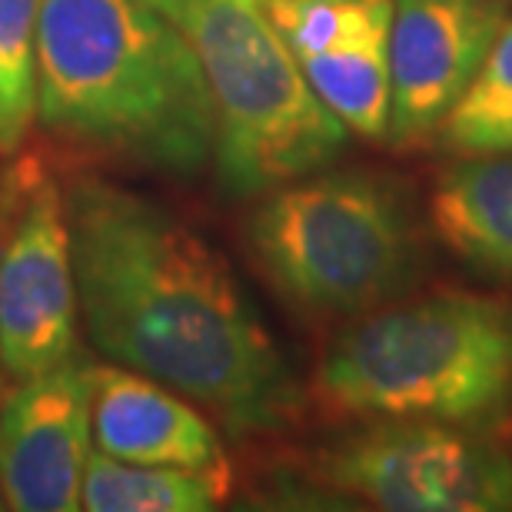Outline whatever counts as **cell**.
I'll use <instances>...</instances> for the list:
<instances>
[{"instance_id": "1", "label": "cell", "mask_w": 512, "mask_h": 512, "mask_svg": "<svg viewBox=\"0 0 512 512\" xmlns=\"http://www.w3.org/2000/svg\"><path fill=\"white\" fill-rule=\"evenodd\" d=\"M77 310L117 366L170 386L233 439L276 436L306 393L237 273L153 197L94 173L64 183Z\"/></svg>"}, {"instance_id": "2", "label": "cell", "mask_w": 512, "mask_h": 512, "mask_svg": "<svg viewBox=\"0 0 512 512\" xmlns=\"http://www.w3.org/2000/svg\"><path fill=\"white\" fill-rule=\"evenodd\" d=\"M37 120L94 157L193 177L217 120L190 40L150 0H44Z\"/></svg>"}, {"instance_id": "3", "label": "cell", "mask_w": 512, "mask_h": 512, "mask_svg": "<svg viewBox=\"0 0 512 512\" xmlns=\"http://www.w3.org/2000/svg\"><path fill=\"white\" fill-rule=\"evenodd\" d=\"M310 396L363 423L483 433L512 409V303L433 293L353 316L316 363Z\"/></svg>"}, {"instance_id": "4", "label": "cell", "mask_w": 512, "mask_h": 512, "mask_svg": "<svg viewBox=\"0 0 512 512\" xmlns=\"http://www.w3.org/2000/svg\"><path fill=\"white\" fill-rule=\"evenodd\" d=\"M190 40L217 120L213 163L233 197H263L343 150V120L313 94L263 0H150Z\"/></svg>"}, {"instance_id": "5", "label": "cell", "mask_w": 512, "mask_h": 512, "mask_svg": "<svg viewBox=\"0 0 512 512\" xmlns=\"http://www.w3.org/2000/svg\"><path fill=\"white\" fill-rule=\"evenodd\" d=\"M247 243L276 293L320 320L380 310L419 273L409 207L370 173H306L266 190Z\"/></svg>"}, {"instance_id": "6", "label": "cell", "mask_w": 512, "mask_h": 512, "mask_svg": "<svg viewBox=\"0 0 512 512\" xmlns=\"http://www.w3.org/2000/svg\"><path fill=\"white\" fill-rule=\"evenodd\" d=\"M306 476L386 512L512 509V459L483 433L443 423H370L316 449Z\"/></svg>"}, {"instance_id": "7", "label": "cell", "mask_w": 512, "mask_h": 512, "mask_svg": "<svg viewBox=\"0 0 512 512\" xmlns=\"http://www.w3.org/2000/svg\"><path fill=\"white\" fill-rule=\"evenodd\" d=\"M77 280L64 187L34 163L0 260V366L30 380L77 353Z\"/></svg>"}, {"instance_id": "8", "label": "cell", "mask_w": 512, "mask_h": 512, "mask_svg": "<svg viewBox=\"0 0 512 512\" xmlns=\"http://www.w3.org/2000/svg\"><path fill=\"white\" fill-rule=\"evenodd\" d=\"M509 20L506 0H393L389 133L423 143L443 127Z\"/></svg>"}, {"instance_id": "9", "label": "cell", "mask_w": 512, "mask_h": 512, "mask_svg": "<svg viewBox=\"0 0 512 512\" xmlns=\"http://www.w3.org/2000/svg\"><path fill=\"white\" fill-rule=\"evenodd\" d=\"M90 370L74 353L0 406V503L17 512H74L90 456Z\"/></svg>"}, {"instance_id": "10", "label": "cell", "mask_w": 512, "mask_h": 512, "mask_svg": "<svg viewBox=\"0 0 512 512\" xmlns=\"http://www.w3.org/2000/svg\"><path fill=\"white\" fill-rule=\"evenodd\" d=\"M90 433L100 453L140 466L227 473V453L203 409L127 366L90 370Z\"/></svg>"}, {"instance_id": "11", "label": "cell", "mask_w": 512, "mask_h": 512, "mask_svg": "<svg viewBox=\"0 0 512 512\" xmlns=\"http://www.w3.org/2000/svg\"><path fill=\"white\" fill-rule=\"evenodd\" d=\"M429 217L469 270L512 283V153H476L439 173Z\"/></svg>"}, {"instance_id": "12", "label": "cell", "mask_w": 512, "mask_h": 512, "mask_svg": "<svg viewBox=\"0 0 512 512\" xmlns=\"http://www.w3.org/2000/svg\"><path fill=\"white\" fill-rule=\"evenodd\" d=\"M303 77L313 94L343 120V127L360 137L389 133V24L370 27L323 54L300 57Z\"/></svg>"}, {"instance_id": "13", "label": "cell", "mask_w": 512, "mask_h": 512, "mask_svg": "<svg viewBox=\"0 0 512 512\" xmlns=\"http://www.w3.org/2000/svg\"><path fill=\"white\" fill-rule=\"evenodd\" d=\"M230 493L227 473H200V469L140 466L124 463L107 453H90L80 509L87 512H207L220 506Z\"/></svg>"}, {"instance_id": "14", "label": "cell", "mask_w": 512, "mask_h": 512, "mask_svg": "<svg viewBox=\"0 0 512 512\" xmlns=\"http://www.w3.org/2000/svg\"><path fill=\"white\" fill-rule=\"evenodd\" d=\"M436 137L446 150L463 157L512 153V20L499 30L479 74L449 110Z\"/></svg>"}, {"instance_id": "15", "label": "cell", "mask_w": 512, "mask_h": 512, "mask_svg": "<svg viewBox=\"0 0 512 512\" xmlns=\"http://www.w3.org/2000/svg\"><path fill=\"white\" fill-rule=\"evenodd\" d=\"M44 0H0V153H17L37 120V24Z\"/></svg>"}, {"instance_id": "16", "label": "cell", "mask_w": 512, "mask_h": 512, "mask_svg": "<svg viewBox=\"0 0 512 512\" xmlns=\"http://www.w3.org/2000/svg\"><path fill=\"white\" fill-rule=\"evenodd\" d=\"M296 60L393 20V0H263Z\"/></svg>"}, {"instance_id": "17", "label": "cell", "mask_w": 512, "mask_h": 512, "mask_svg": "<svg viewBox=\"0 0 512 512\" xmlns=\"http://www.w3.org/2000/svg\"><path fill=\"white\" fill-rule=\"evenodd\" d=\"M37 157H20L10 167L0 173V260H4V247L10 237V227H14L20 207H24L27 197V183L30 173H34Z\"/></svg>"}, {"instance_id": "18", "label": "cell", "mask_w": 512, "mask_h": 512, "mask_svg": "<svg viewBox=\"0 0 512 512\" xmlns=\"http://www.w3.org/2000/svg\"><path fill=\"white\" fill-rule=\"evenodd\" d=\"M0 393H4V366H0Z\"/></svg>"}, {"instance_id": "19", "label": "cell", "mask_w": 512, "mask_h": 512, "mask_svg": "<svg viewBox=\"0 0 512 512\" xmlns=\"http://www.w3.org/2000/svg\"><path fill=\"white\" fill-rule=\"evenodd\" d=\"M506 4H512V0H506Z\"/></svg>"}]
</instances>
